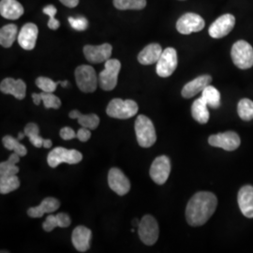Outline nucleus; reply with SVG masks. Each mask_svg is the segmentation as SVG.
Here are the masks:
<instances>
[{
  "instance_id": "obj_33",
  "label": "nucleus",
  "mask_w": 253,
  "mask_h": 253,
  "mask_svg": "<svg viewBox=\"0 0 253 253\" xmlns=\"http://www.w3.org/2000/svg\"><path fill=\"white\" fill-rule=\"evenodd\" d=\"M237 113L241 119L250 121L253 118V101L249 99H242L238 102Z\"/></svg>"
},
{
  "instance_id": "obj_24",
  "label": "nucleus",
  "mask_w": 253,
  "mask_h": 253,
  "mask_svg": "<svg viewBox=\"0 0 253 253\" xmlns=\"http://www.w3.org/2000/svg\"><path fill=\"white\" fill-rule=\"evenodd\" d=\"M191 115L200 124H206L209 120V111L208 103L201 97L194 100L191 106Z\"/></svg>"
},
{
  "instance_id": "obj_12",
  "label": "nucleus",
  "mask_w": 253,
  "mask_h": 253,
  "mask_svg": "<svg viewBox=\"0 0 253 253\" xmlns=\"http://www.w3.org/2000/svg\"><path fill=\"white\" fill-rule=\"evenodd\" d=\"M208 143L212 146L219 147L227 151H234L239 147L241 140L235 131H226L209 136Z\"/></svg>"
},
{
  "instance_id": "obj_41",
  "label": "nucleus",
  "mask_w": 253,
  "mask_h": 253,
  "mask_svg": "<svg viewBox=\"0 0 253 253\" xmlns=\"http://www.w3.org/2000/svg\"><path fill=\"white\" fill-rule=\"evenodd\" d=\"M91 137V132L89 128L82 126L81 128L77 131V138L81 142H87Z\"/></svg>"
},
{
  "instance_id": "obj_29",
  "label": "nucleus",
  "mask_w": 253,
  "mask_h": 253,
  "mask_svg": "<svg viewBox=\"0 0 253 253\" xmlns=\"http://www.w3.org/2000/svg\"><path fill=\"white\" fill-rule=\"evenodd\" d=\"M26 136L29 138V141L32 145L36 147H42L43 146V140L40 136V128L39 126L35 123H28L27 126H25V131Z\"/></svg>"
},
{
  "instance_id": "obj_19",
  "label": "nucleus",
  "mask_w": 253,
  "mask_h": 253,
  "mask_svg": "<svg viewBox=\"0 0 253 253\" xmlns=\"http://www.w3.org/2000/svg\"><path fill=\"white\" fill-rule=\"evenodd\" d=\"M92 232L84 226H77L73 230L72 241L73 246L79 253H85L90 248Z\"/></svg>"
},
{
  "instance_id": "obj_28",
  "label": "nucleus",
  "mask_w": 253,
  "mask_h": 253,
  "mask_svg": "<svg viewBox=\"0 0 253 253\" xmlns=\"http://www.w3.org/2000/svg\"><path fill=\"white\" fill-rule=\"evenodd\" d=\"M202 98L211 108L217 109L220 106V93L210 84L202 92Z\"/></svg>"
},
{
  "instance_id": "obj_2",
  "label": "nucleus",
  "mask_w": 253,
  "mask_h": 253,
  "mask_svg": "<svg viewBox=\"0 0 253 253\" xmlns=\"http://www.w3.org/2000/svg\"><path fill=\"white\" fill-rule=\"evenodd\" d=\"M137 142L142 147H150L156 143L157 135L152 121L144 115H140L135 121Z\"/></svg>"
},
{
  "instance_id": "obj_36",
  "label": "nucleus",
  "mask_w": 253,
  "mask_h": 253,
  "mask_svg": "<svg viewBox=\"0 0 253 253\" xmlns=\"http://www.w3.org/2000/svg\"><path fill=\"white\" fill-rule=\"evenodd\" d=\"M57 9L54 5H48L43 9V13L49 16V22H48V27L52 30H56L60 27V23L58 20L54 18V15L56 14Z\"/></svg>"
},
{
  "instance_id": "obj_6",
  "label": "nucleus",
  "mask_w": 253,
  "mask_h": 253,
  "mask_svg": "<svg viewBox=\"0 0 253 253\" xmlns=\"http://www.w3.org/2000/svg\"><path fill=\"white\" fill-rule=\"evenodd\" d=\"M121 63L118 59H108L104 64V70L99 74V85L102 90H113L118 84V74Z\"/></svg>"
},
{
  "instance_id": "obj_25",
  "label": "nucleus",
  "mask_w": 253,
  "mask_h": 253,
  "mask_svg": "<svg viewBox=\"0 0 253 253\" xmlns=\"http://www.w3.org/2000/svg\"><path fill=\"white\" fill-rule=\"evenodd\" d=\"M69 117L72 119H78V123L82 126L89 129H96L100 124V118L95 114L83 115L79 111L73 110L69 114Z\"/></svg>"
},
{
  "instance_id": "obj_42",
  "label": "nucleus",
  "mask_w": 253,
  "mask_h": 253,
  "mask_svg": "<svg viewBox=\"0 0 253 253\" xmlns=\"http://www.w3.org/2000/svg\"><path fill=\"white\" fill-rule=\"evenodd\" d=\"M64 6L68 8H75L79 4V0H59Z\"/></svg>"
},
{
  "instance_id": "obj_37",
  "label": "nucleus",
  "mask_w": 253,
  "mask_h": 253,
  "mask_svg": "<svg viewBox=\"0 0 253 253\" xmlns=\"http://www.w3.org/2000/svg\"><path fill=\"white\" fill-rule=\"evenodd\" d=\"M69 23L71 27L77 31H84L88 27V21L84 17H78V18L69 17Z\"/></svg>"
},
{
  "instance_id": "obj_34",
  "label": "nucleus",
  "mask_w": 253,
  "mask_h": 253,
  "mask_svg": "<svg viewBox=\"0 0 253 253\" xmlns=\"http://www.w3.org/2000/svg\"><path fill=\"white\" fill-rule=\"evenodd\" d=\"M41 96H42V100L43 101V104L46 109L52 108L57 110V109L60 108L61 100L53 93L42 92Z\"/></svg>"
},
{
  "instance_id": "obj_17",
  "label": "nucleus",
  "mask_w": 253,
  "mask_h": 253,
  "mask_svg": "<svg viewBox=\"0 0 253 253\" xmlns=\"http://www.w3.org/2000/svg\"><path fill=\"white\" fill-rule=\"evenodd\" d=\"M0 90L4 94L12 95L17 100H22L26 97L27 84L21 79L15 80L13 78H5L0 84Z\"/></svg>"
},
{
  "instance_id": "obj_45",
  "label": "nucleus",
  "mask_w": 253,
  "mask_h": 253,
  "mask_svg": "<svg viewBox=\"0 0 253 253\" xmlns=\"http://www.w3.org/2000/svg\"><path fill=\"white\" fill-rule=\"evenodd\" d=\"M26 136V133L25 132H20L18 134V139L19 140H22L24 137Z\"/></svg>"
},
{
  "instance_id": "obj_20",
  "label": "nucleus",
  "mask_w": 253,
  "mask_h": 253,
  "mask_svg": "<svg viewBox=\"0 0 253 253\" xmlns=\"http://www.w3.org/2000/svg\"><path fill=\"white\" fill-rule=\"evenodd\" d=\"M238 206L245 217H253V187L247 185L242 187L237 196Z\"/></svg>"
},
{
  "instance_id": "obj_22",
  "label": "nucleus",
  "mask_w": 253,
  "mask_h": 253,
  "mask_svg": "<svg viewBox=\"0 0 253 253\" xmlns=\"http://www.w3.org/2000/svg\"><path fill=\"white\" fill-rule=\"evenodd\" d=\"M0 13L4 18L17 20L24 14V7L17 0H1Z\"/></svg>"
},
{
  "instance_id": "obj_27",
  "label": "nucleus",
  "mask_w": 253,
  "mask_h": 253,
  "mask_svg": "<svg viewBox=\"0 0 253 253\" xmlns=\"http://www.w3.org/2000/svg\"><path fill=\"white\" fill-rule=\"evenodd\" d=\"M20 162V156L13 152L9 156V160L0 163V177H6L10 175H16L19 168L16 164Z\"/></svg>"
},
{
  "instance_id": "obj_7",
  "label": "nucleus",
  "mask_w": 253,
  "mask_h": 253,
  "mask_svg": "<svg viewBox=\"0 0 253 253\" xmlns=\"http://www.w3.org/2000/svg\"><path fill=\"white\" fill-rule=\"evenodd\" d=\"M83 155L75 149H67L64 147H56L47 157V163L50 167L55 168L61 163L77 164L81 163Z\"/></svg>"
},
{
  "instance_id": "obj_1",
  "label": "nucleus",
  "mask_w": 253,
  "mask_h": 253,
  "mask_svg": "<svg viewBox=\"0 0 253 253\" xmlns=\"http://www.w3.org/2000/svg\"><path fill=\"white\" fill-rule=\"evenodd\" d=\"M217 199L215 194L209 191H200L189 201L186 208V218L193 227L204 225L215 213Z\"/></svg>"
},
{
  "instance_id": "obj_39",
  "label": "nucleus",
  "mask_w": 253,
  "mask_h": 253,
  "mask_svg": "<svg viewBox=\"0 0 253 253\" xmlns=\"http://www.w3.org/2000/svg\"><path fill=\"white\" fill-rule=\"evenodd\" d=\"M59 134H60V137H61L63 140H66V141H68V140H73L75 137H77V133H75V131L73 130L72 127H70V126L62 127V128L60 129Z\"/></svg>"
},
{
  "instance_id": "obj_13",
  "label": "nucleus",
  "mask_w": 253,
  "mask_h": 253,
  "mask_svg": "<svg viewBox=\"0 0 253 253\" xmlns=\"http://www.w3.org/2000/svg\"><path fill=\"white\" fill-rule=\"evenodd\" d=\"M235 17L233 14L226 13L212 23L209 27V35L213 39H221L227 36L235 27Z\"/></svg>"
},
{
  "instance_id": "obj_46",
  "label": "nucleus",
  "mask_w": 253,
  "mask_h": 253,
  "mask_svg": "<svg viewBox=\"0 0 253 253\" xmlns=\"http://www.w3.org/2000/svg\"><path fill=\"white\" fill-rule=\"evenodd\" d=\"M60 84H61L63 87H66V86L68 85V81L61 82V83H60Z\"/></svg>"
},
{
  "instance_id": "obj_30",
  "label": "nucleus",
  "mask_w": 253,
  "mask_h": 253,
  "mask_svg": "<svg viewBox=\"0 0 253 253\" xmlns=\"http://www.w3.org/2000/svg\"><path fill=\"white\" fill-rule=\"evenodd\" d=\"M2 142L8 150L14 151L15 153L18 154L20 157H24L27 154L26 146L19 142V139H15L10 135L4 136Z\"/></svg>"
},
{
  "instance_id": "obj_43",
  "label": "nucleus",
  "mask_w": 253,
  "mask_h": 253,
  "mask_svg": "<svg viewBox=\"0 0 253 253\" xmlns=\"http://www.w3.org/2000/svg\"><path fill=\"white\" fill-rule=\"evenodd\" d=\"M32 99H33V102H34L36 105H39V104L41 103V101H42V96H41V93H40V94H38V93H33V94H32Z\"/></svg>"
},
{
  "instance_id": "obj_5",
  "label": "nucleus",
  "mask_w": 253,
  "mask_h": 253,
  "mask_svg": "<svg viewBox=\"0 0 253 253\" xmlns=\"http://www.w3.org/2000/svg\"><path fill=\"white\" fill-rule=\"evenodd\" d=\"M138 109L139 106L134 100L114 99L109 102L106 113L110 118L127 119L134 117Z\"/></svg>"
},
{
  "instance_id": "obj_44",
  "label": "nucleus",
  "mask_w": 253,
  "mask_h": 253,
  "mask_svg": "<svg viewBox=\"0 0 253 253\" xmlns=\"http://www.w3.org/2000/svg\"><path fill=\"white\" fill-rule=\"evenodd\" d=\"M52 145H53V143H52L51 140H49V139H44L43 140V147L50 148V147H52Z\"/></svg>"
},
{
  "instance_id": "obj_31",
  "label": "nucleus",
  "mask_w": 253,
  "mask_h": 253,
  "mask_svg": "<svg viewBox=\"0 0 253 253\" xmlns=\"http://www.w3.org/2000/svg\"><path fill=\"white\" fill-rule=\"evenodd\" d=\"M114 6L120 10H139L146 6V0H114Z\"/></svg>"
},
{
  "instance_id": "obj_3",
  "label": "nucleus",
  "mask_w": 253,
  "mask_h": 253,
  "mask_svg": "<svg viewBox=\"0 0 253 253\" xmlns=\"http://www.w3.org/2000/svg\"><path fill=\"white\" fill-rule=\"evenodd\" d=\"M75 80L79 89L84 93L96 91L99 84V76L94 68L88 65H81L76 68Z\"/></svg>"
},
{
  "instance_id": "obj_38",
  "label": "nucleus",
  "mask_w": 253,
  "mask_h": 253,
  "mask_svg": "<svg viewBox=\"0 0 253 253\" xmlns=\"http://www.w3.org/2000/svg\"><path fill=\"white\" fill-rule=\"evenodd\" d=\"M58 227V221L56 215H52L50 214L48 217H46L45 221L42 224V228L45 232H52L54 228Z\"/></svg>"
},
{
  "instance_id": "obj_40",
  "label": "nucleus",
  "mask_w": 253,
  "mask_h": 253,
  "mask_svg": "<svg viewBox=\"0 0 253 253\" xmlns=\"http://www.w3.org/2000/svg\"><path fill=\"white\" fill-rule=\"evenodd\" d=\"M57 221H58V227L60 228H67L70 226L72 223V219L70 216L66 213H58L56 215Z\"/></svg>"
},
{
  "instance_id": "obj_14",
  "label": "nucleus",
  "mask_w": 253,
  "mask_h": 253,
  "mask_svg": "<svg viewBox=\"0 0 253 253\" xmlns=\"http://www.w3.org/2000/svg\"><path fill=\"white\" fill-rule=\"evenodd\" d=\"M113 47L109 43L101 45H85L84 47V54L90 63L99 64L106 62L112 55Z\"/></svg>"
},
{
  "instance_id": "obj_21",
  "label": "nucleus",
  "mask_w": 253,
  "mask_h": 253,
  "mask_svg": "<svg viewBox=\"0 0 253 253\" xmlns=\"http://www.w3.org/2000/svg\"><path fill=\"white\" fill-rule=\"evenodd\" d=\"M60 208L58 200L53 197H46L40 206L30 208L27 210V215L31 217H42L44 214H52Z\"/></svg>"
},
{
  "instance_id": "obj_26",
  "label": "nucleus",
  "mask_w": 253,
  "mask_h": 253,
  "mask_svg": "<svg viewBox=\"0 0 253 253\" xmlns=\"http://www.w3.org/2000/svg\"><path fill=\"white\" fill-rule=\"evenodd\" d=\"M18 38V28L13 25H6L0 30V44L4 48H9Z\"/></svg>"
},
{
  "instance_id": "obj_8",
  "label": "nucleus",
  "mask_w": 253,
  "mask_h": 253,
  "mask_svg": "<svg viewBox=\"0 0 253 253\" xmlns=\"http://www.w3.org/2000/svg\"><path fill=\"white\" fill-rule=\"evenodd\" d=\"M139 237L144 244L152 246L155 244L159 238L160 229L159 224L155 217L151 215H145L140 220L138 226Z\"/></svg>"
},
{
  "instance_id": "obj_18",
  "label": "nucleus",
  "mask_w": 253,
  "mask_h": 253,
  "mask_svg": "<svg viewBox=\"0 0 253 253\" xmlns=\"http://www.w3.org/2000/svg\"><path fill=\"white\" fill-rule=\"evenodd\" d=\"M212 82V77L210 75H202L194 80L186 84L182 89V97L185 99H190L197 94L202 93L203 90L209 85Z\"/></svg>"
},
{
  "instance_id": "obj_35",
  "label": "nucleus",
  "mask_w": 253,
  "mask_h": 253,
  "mask_svg": "<svg viewBox=\"0 0 253 253\" xmlns=\"http://www.w3.org/2000/svg\"><path fill=\"white\" fill-rule=\"evenodd\" d=\"M60 83L61 82H54L52 79L43 77V76L37 78L36 80L37 86L41 90H42L43 92H50V93L54 92L57 87V84H60Z\"/></svg>"
},
{
  "instance_id": "obj_15",
  "label": "nucleus",
  "mask_w": 253,
  "mask_h": 253,
  "mask_svg": "<svg viewBox=\"0 0 253 253\" xmlns=\"http://www.w3.org/2000/svg\"><path fill=\"white\" fill-rule=\"evenodd\" d=\"M108 184L111 190L123 196L130 190V182L120 169L112 168L108 173Z\"/></svg>"
},
{
  "instance_id": "obj_4",
  "label": "nucleus",
  "mask_w": 253,
  "mask_h": 253,
  "mask_svg": "<svg viewBox=\"0 0 253 253\" xmlns=\"http://www.w3.org/2000/svg\"><path fill=\"white\" fill-rule=\"evenodd\" d=\"M231 56L235 66L241 70L251 69L253 66V48L246 41H237L232 47Z\"/></svg>"
},
{
  "instance_id": "obj_16",
  "label": "nucleus",
  "mask_w": 253,
  "mask_h": 253,
  "mask_svg": "<svg viewBox=\"0 0 253 253\" xmlns=\"http://www.w3.org/2000/svg\"><path fill=\"white\" fill-rule=\"evenodd\" d=\"M38 34L39 29L36 25L33 23H27L19 32L17 38L19 45L27 51L33 50L36 46Z\"/></svg>"
},
{
  "instance_id": "obj_10",
  "label": "nucleus",
  "mask_w": 253,
  "mask_h": 253,
  "mask_svg": "<svg viewBox=\"0 0 253 253\" xmlns=\"http://www.w3.org/2000/svg\"><path fill=\"white\" fill-rule=\"evenodd\" d=\"M206 26L205 20L199 14L189 12L182 15L176 22V29L183 35H190L194 32H200Z\"/></svg>"
},
{
  "instance_id": "obj_11",
  "label": "nucleus",
  "mask_w": 253,
  "mask_h": 253,
  "mask_svg": "<svg viewBox=\"0 0 253 253\" xmlns=\"http://www.w3.org/2000/svg\"><path fill=\"white\" fill-rule=\"evenodd\" d=\"M171 172V162L167 156H160L154 160L150 167V176L158 185H163L169 178Z\"/></svg>"
},
{
  "instance_id": "obj_9",
  "label": "nucleus",
  "mask_w": 253,
  "mask_h": 253,
  "mask_svg": "<svg viewBox=\"0 0 253 253\" xmlns=\"http://www.w3.org/2000/svg\"><path fill=\"white\" fill-rule=\"evenodd\" d=\"M178 64L177 52L174 48H166L161 55L156 66V72L160 77L166 78L171 76Z\"/></svg>"
},
{
  "instance_id": "obj_32",
  "label": "nucleus",
  "mask_w": 253,
  "mask_h": 253,
  "mask_svg": "<svg viewBox=\"0 0 253 253\" xmlns=\"http://www.w3.org/2000/svg\"><path fill=\"white\" fill-rule=\"evenodd\" d=\"M19 187L20 180L17 175L0 177V192L2 194H8L11 191L17 190Z\"/></svg>"
},
{
  "instance_id": "obj_23",
  "label": "nucleus",
  "mask_w": 253,
  "mask_h": 253,
  "mask_svg": "<svg viewBox=\"0 0 253 253\" xmlns=\"http://www.w3.org/2000/svg\"><path fill=\"white\" fill-rule=\"evenodd\" d=\"M163 48L158 43H151L138 54V61L142 65H152L157 63L163 54Z\"/></svg>"
}]
</instances>
